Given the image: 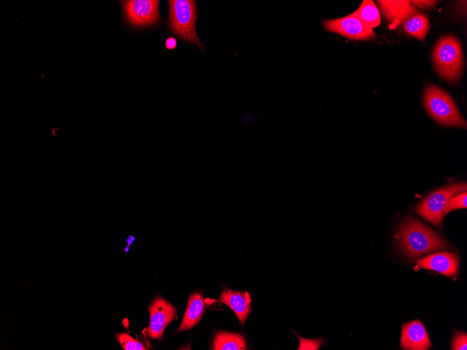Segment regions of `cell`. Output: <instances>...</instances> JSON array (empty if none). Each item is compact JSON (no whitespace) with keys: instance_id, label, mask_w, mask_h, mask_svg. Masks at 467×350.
<instances>
[{"instance_id":"cell-1","label":"cell","mask_w":467,"mask_h":350,"mask_svg":"<svg viewBox=\"0 0 467 350\" xmlns=\"http://www.w3.org/2000/svg\"><path fill=\"white\" fill-rule=\"evenodd\" d=\"M396 239L403 254L412 260L430 252L451 249L442 236L415 218H408L401 224Z\"/></svg>"},{"instance_id":"cell-2","label":"cell","mask_w":467,"mask_h":350,"mask_svg":"<svg viewBox=\"0 0 467 350\" xmlns=\"http://www.w3.org/2000/svg\"><path fill=\"white\" fill-rule=\"evenodd\" d=\"M169 13L167 28L172 34L185 43H192L204 50L198 38L196 22L197 4L194 0H168Z\"/></svg>"},{"instance_id":"cell-3","label":"cell","mask_w":467,"mask_h":350,"mask_svg":"<svg viewBox=\"0 0 467 350\" xmlns=\"http://www.w3.org/2000/svg\"><path fill=\"white\" fill-rule=\"evenodd\" d=\"M435 68L443 78L454 82L461 75L464 59L461 45L459 39L453 36L440 38L433 52Z\"/></svg>"},{"instance_id":"cell-4","label":"cell","mask_w":467,"mask_h":350,"mask_svg":"<svg viewBox=\"0 0 467 350\" xmlns=\"http://www.w3.org/2000/svg\"><path fill=\"white\" fill-rule=\"evenodd\" d=\"M424 103L429 114L439 124L466 128V121L451 96L438 87L431 85L426 88Z\"/></svg>"},{"instance_id":"cell-5","label":"cell","mask_w":467,"mask_h":350,"mask_svg":"<svg viewBox=\"0 0 467 350\" xmlns=\"http://www.w3.org/2000/svg\"><path fill=\"white\" fill-rule=\"evenodd\" d=\"M466 182L453 183L438 189L425 197L417 205L416 212L438 228H441L443 210L447 201L454 195L466 191Z\"/></svg>"},{"instance_id":"cell-6","label":"cell","mask_w":467,"mask_h":350,"mask_svg":"<svg viewBox=\"0 0 467 350\" xmlns=\"http://www.w3.org/2000/svg\"><path fill=\"white\" fill-rule=\"evenodd\" d=\"M159 0H128L120 1L124 22L129 26L143 29L159 24Z\"/></svg>"},{"instance_id":"cell-7","label":"cell","mask_w":467,"mask_h":350,"mask_svg":"<svg viewBox=\"0 0 467 350\" xmlns=\"http://www.w3.org/2000/svg\"><path fill=\"white\" fill-rule=\"evenodd\" d=\"M323 26L326 31L355 41H371L375 38L373 29L366 27L352 13L347 16L325 20Z\"/></svg>"},{"instance_id":"cell-8","label":"cell","mask_w":467,"mask_h":350,"mask_svg":"<svg viewBox=\"0 0 467 350\" xmlns=\"http://www.w3.org/2000/svg\"><path fill=\"white\" fill-rule=\"evenodd\" d=\"M150 323L146 329L148 337L161 340L164 331L176 314V308L163 298H156L149 305Z\"/></svg>"},{"instance_id":"cell-9","label":"cell","mask_w":467,"mask_h":350,"mask_svg":"<svg viewBox=\"0 0 467 350\" xmlns=\"http://www.w3.org/2000/svg\"><path fill=\"white\" fill-rule=\"evenodd\" d=\"M401 347L408 350H426L431 343L423 323L415 320L403 324Z\"/></svg>"},{"instance_id":"cell-10","label":"cell","mask_w":467,"mask_h":350,"mask_svg":"<svg viewBox=\"0 0 467 350\" xmlns=\"http://www.w3.org/2000/svg\"><path fill=\"white\" fill-rule=\"evenodd\" d=\"M418 266L438 272L447 277H454L458 273L459 257L454 253L437 252L417 261Z\"/></svg>"},{"instance_id":"cell-11","label":"cell","mask_w":467,"mask_h":350,"mask_svg":"<svg viewBox=\"0 0 467 350\" xmlns=\"http://www.w3.org/2000/svg\"><path fill=\"white\" fill-rule=\"evenodd\" d=\"M383 15L391 27L403 24L409 17L419 11L410 1H378Z\"/></svg>"},{"instance_id":"cell-12","label":"cell","mask_w":467,"mask_h":350,"mask_svg":"<svg viewBox=\"0 0 467 350\" xmlns=\"http://www.w3.org/2000/svg\"><path fill=\"white\" fill-rule=\"evenodd\" d=\"M218 300L234 312L243 326L251 311V296L248 292L224 289Z\"/></svg>"},{"instance_id":"cell-13","label":"cell","mask_w":467,"mask_h":350,"mask_svg":"<svg viewBox=\"0 0 467 350\" xmlns=\"http://www.w3.org/2000/svg\"><path fill=\"white\" fill-rule=\"evenodd\" d=\"M202 294L195 293L190 296L182 323L177 330L192 329L201 319L206 309Z\"/></svg>"},{"instance_id":"cell-14","label":"cell","mask_w":467,"mask_h":350,"mask_svg":"<svg viewBox=\"0 0 467 350\" xmlns=\"http://www.w3.org/2000/svg\"><path fill=\"white\" fill-rule=\"evenodd\" d=\"M212 349L244 350L247 349L244 336L240 333L227 331L217 332L213 339Z\"/></svg>"},{"instance_id":"cell-15","label":"cell","mask_w":467,"mask_h":350,"mask_svg":"<svg viewBox=\"0 0 467 350\" xmlns=\"http://www.w3.org/2000/svg\"><path fill=\"white\" fill-rule=\"evenodd\" d=\"M429 28L430 23L428 16L420 13L411 16L403 23L405 31L421 41H424Z\"/></svg>"},{"instance_id":"cell-16","label":"cell","mask_w":467,"mask_h":350,"mask_svg":"<svg viewBox=\"0 0 467 350\" xmlns=\"http://www.w3.org/2000/svg\"><path fill=\"white\" fill-rule=\"evenodd\" d=\"M352 14L371 29L378 26L380 23L379 10L373 1L371 0H364L359 8Z\"/></svg>"},{"instance_id":"cell-17","label":"cell","mask_w":467,"mask_h":350,"mask_svg":"<svg viewBox=\"0 0 467 350\" xmlns=\"http://www.w3.org/2000/svg\"><path fill=\"white\" fill-rule=\"evenodd\" d=\"M115 337L124 350H147L149 347L134 339L126 333H115Z\"/></svg>"},{"instance_id":"cell-18","label":"cell","mask_w":467,"mask_h":350,"mask_svg":"<svg viewBox=\"0 0 467 350\" xmlns=\"http://www.w3.org/2000/svg\"><path fill=\"white\" fill-rule=\"evenodd\" d=\"M467 192L466 191H461L454 196H453L446 203L444 210L443 214L444 216L448 212L461 208L467 207Z\"/></svg>"},{"instance_id":"cell-19","label":"cell","mask_w":467,"mask_h":350,"mask_svg":"<svg viewBox=\"0 0 467 350\" xmlns=\"http://www.w3.org/2000/svg\"><path fill=\"white\" fill-rule=\"evenodd\" d=\"M451 349L454 350L467 349V335L466 333L457 332L454 334Z\"/></svg>"},{"instance_id":"cell-20","label":"cell","mask_w":467,"mask_h":350,"mask_svg":"<svg viewBox=\"0 0 467 350\" xmlns=\"http://www.w3.org/2000/svg\"><path fill=\"white\" fill-rule=\"evenodd\" d=\"M412 4H414L416 6L419 7L422 9H426L433 7L436 3V1H411Z\"/></svg>"},{"instance_id":"cell-21","label":"cell","mask_w":467,"mask_h":350,"mask_svg":"<svg viewBox=\"0 0 467 350\" xmlns=\"http://www.w3.org/2000/svg\"><path fill=\"white\" fill-rule=\"evenodd\" d=\"M178 45V42L175 38L173 36L168 37L165 41V47L168 50H173Z\"/></svg>"}]
</instances>
